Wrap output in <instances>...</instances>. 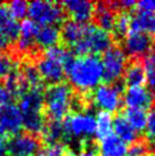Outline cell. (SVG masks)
I'll return each instance as SVG.
<instances>
[{
  "label": "cell",
  "mask_w": 155,
  "mask_h": 156,
  "mask_svg": "<svg viewBox=\"0 0 155 156\" xmlns=\"http://www.w3.org/2000/svg\"><path fill=\"white\" fill-rule=\"evenodd\" d=\"M69 84L80 94H90L103 81V65L99 56H74L65 67Z\"/></svg>",
  "instance_id": "6da1fadb"
},
{
  "label": "cell",
  "mask_w": 155,
  "mask_h": 156,
  "mask_svg": "<svg viewBox=\"0 0 155 156\" xmlns=\"http://www.w3.org/2000/svg\"><path fill=\"white\" fill-rule=\"evenodd\" d=\"M74 89L67 81L45 87L43 116L46 121H63L71 112Z\"/></svg>",
  "instance_id": "7a4b0ae2"
},
{
  "label": "cell",
  "mask_w": 155,
  "mask_h": 156,
  "mask_svg": "<svg viewBox=\"0 0 155 156\" xmlns=\"http://www.w3.org/2000/svg\"><path fill=\"white\" fill-rule=\"evenodd\" d=\"M113 44V38L110 33L100 30L91 23H88L82 38L73 47L72 52L77 56H99Z\"/></svg>",
  "instance_id": "3957f363"
},
{
  "label": "cell",
  "mask_w": 155,
  "mask_h": 156,
  "mask_svg": "<svg viewBox=\"0 0 155 156\" xmlns=\"http://www.w3.org/2000/svg\"><path fill=\"white\" fill-rule=\"evenodd\" d=\"M124 83L122 80L115 83H102L91 92V103L94 107H98L103 112L110 114L117 113L122 107V96Z\"/></svg>",
  "instance_id": "277c9868"
},
{
  "label": "cell",
  "mask_w": 155,
  "mask_h": 156,
  "mask_svg": "<svg viewBox=\"0 0 155 156\" xmlns=\"http://www.w3.org/2000/svg\"><path fill=\"white\" fill-rule=\"evenodd\" d=\"M27 14L31 21L39 26L62 25L67 20L60 2L55 1H33L27 5Z\"/></svg>",
  "instance_id": "5b68a950"
},
{
  "label": "cell",
  "mask_w": 155,
  "mask_h": 156,
  "mask_svg": "<svg viewBox=\"0 0 155 156\" xmlns=\"http://www.w3.org/2000/svg\"><path fill=\"white\" fill-rule=\"evenodd\" d=\"M104 83H115L122 80L127 56L120 44H113L102 57Z\"/></svg>",
  "instance_id": "8992f818"
},
{
  "label": "cell",
  "mask_w": 155,
  "mask_h": 156,
  "mask_svg": "<svg viewBox=\"0 0 155 156\" xmlns=\"http://www.w3.org/2000/svg\"><path fill=\"white\" fill-rule=\"evenodd\" d=\"M42 147L40 136L24 130L8 137L7 141L8 156H37Z\"/></svg>",
  "instance_id": "52a82bcc"
},
{
  "label": "cell",
  "mask_w": 155,
  "mask_h": 156,
  "mask_svg": "<svg viewBox=\"0 0 155 156\" xmlns=\"http://www.w3.org/2000/svg\"><path fill=\"white\" fill-rule=\"evenodd\" d=\"M120 46L127 57L144 58L155 49V40L145 32H128Z\"/></svg>",
  "instance_id": "ba28073f"
},
{
  "label": "cell",
  "mask_w": 155,
  "mask_h": 156,
  "mask_svg": "<svg viewBox=\"0 0 155 156\" xmlns=\"http://www.w3.org/2000/svg\"><path fill=\"white\" fill-rule=\"evenodd\" d=\"M35 66L38 69L45 87L66 81L64 65L59 61L46 55L45 50L42 55L37 59Z\"/></svg>",
  "instance_id": "9c48e42d"
},
{
  "label": "cell",
  "mask_w": 155,
  "mask_h": 156,
  "mask_svg": "<svg viewBox=\"0 0 155 156\" xmlns=\"http://www.w3.org/2000/svg\"><path fill=\"white\" fill-rule=\"evenodd\" d=\"M122 101L127 108L151 109L155 104V95L148 88L134 87L125 89L122 96Z\"/></svg>",
  "instance_id": "30bf717a"
},
{
  "label": "cell",
  "mask_w": 155,
  "mask_h": 156,
  "mask_svg": "<svg viewBox=\"0 0 155 156\" xmlns=\"http://www.w3.org/2000/svg\"><path fill=\"white\" fill-rule=\"evenodd\" d=\"M64 9L66 17L74 22L88 24L92 20L95 12V4L91 1H81V0H71L60 2Z\"/></svg>",
  "instance_id": "8fae6325"
},
{
  "label": "cell",
  "mask_w": 155,
  "mask_h": 156,
  "mask_svg": "<svg viewBox=\"0 0 155 156\" xmlns=\"http://www.w3.org/2000/svg\"><path fill=\"white\" fill-rule=\"evenodd\" d=\"M0 130L5 136H14L23 130L22 114L16 104L0 107Z\"/></svg>",
  "instance_id": "7c38bea8"
},
{
  "label": "cell",
  "mask_w": 155,
  "mask_h": 156,
  "mask_svg": "<svg viewBox=\"0 0 155 156\" xmlns=\"http://www.w3.org/2000/svg\"><path fill=\"white\" fill-rule=\"evenodd\" d=\"M122 81L124 87H144L146 84L145 71L142 58H135V57H127L124 72L122 75Z\"/></svg>",
  "instance_id": "4fadbf2b"
},
{
  "label": "cell",
  "mask_w": 155,
  "mask_h": 156,
  "mask_svg": "<svg viewBox=\"0 0 155 156\" xmlns=\"http://www.w3.org/2000/svg\"><path fill=\"white\" fill-rule=\"evenodd\" d=\"M87 24L74 22L72 20H65L59 29V46L72 51L75 44L80 41L85 33Z\"/></svg>",
  "instance_id": "5bb4252c"
},
{
  "label": "cell",
  "mask_w": 155,
  "mask_h": 156,
  "mask_svg": "<svg viewBox=\"0 0 155 156\" xmlns=\"http://www.w3.org/2000/svg\"><path fill=\"white\" fill-rule=\"evenodd\" d=\"M116 12L113 10L107 1H99L95 4V12L92 16V23L95 26H97L100 30L107 32L112 34L114 22H115Z\"/></svg>",
  "instance_id": "9a60e30c"
},
{
  "label": "cell",
  "mask_w": 155,
  "mask_h": 156,
  "mask_svg": "<svg viewBox=\"0 0 155 156\" xmlns=\"http://www.w3.org/2000/svg\"><path fill=\"white\" fill-rule=\"evenodd\" d=\"M129 32H145L155 40V12L150 13L135 9L131 13Z\"/></svg>",
  "instance_id": "2e32d148"
},
{
  "label": "cell",
  "mask_w": 155,
  "mask_h": 156,
  "mask_svg": "<svg viewBox=\"0 0 155 156\" xmlns=\"http://www.w3.org/2000/svg\"><path fill=\"white\" fill-rule=\"evenodd\" d=\"M0 31L15 46L20 35V24L14 20L7 7V2H0Z\"/></svg>",
  "instance_id": "e0dca14e"
},
{
  "label": "cell",
  "mask_w": 155,
  "mask_h": 156,
  "mask_svg": "<svg viewBox=\"0 0 155 156\" xmlns=\"http://www.w3.org/2000/svg\"><path fill=\"white\" fill-rule=\"evenodd\" d=\"M112 130H114V134L116 137L125 144H132L142 137V134H139V132H137L130 126L128 121L121 115L120 112L115 114V117L113 119Z\"/></svg>",
  "instance_id": "ac0fdd59"
},
{
  "label": "cell",
  "mask_w": 155,
  "mask_h": 156,
  "mask_svg": "<svg viewBox=\"0 0 155 156\" xmlns=\"http://www.w3.org/2000/svg\"><path fill=\"white\" fill-rule=\"evenodd\" d=\"M99 153L103 156H125L128 146L114 133L108 134L107 137L98 141Z\"/></svg>",
  "instance_id": "d6986e66"
},
{
  "label": "cell",
  "mask_w": 155,
  "mask_h": 156,
  "mask_svg": "<svg viewBox=\"0 0 155 156\" xmlns=\"http://www.w3.org/2000/svg\"><path fill=\"white\" fill-rule=\"evenodd\" d=\"M35 42L42 50L59 44V29L57 26H40Z\"/></svg>",
  "instance_id": "ffe728a7"
},
{
  "label": "cell",
  "mask_w": 155,
  "mask_h": 156,
  "mask_svg": "<svg viewBox=\"0 0 155 156\" xmlns=\"http://www.w3.org/2000/svg\"><path fill=\"white\" fill-rule=\"evenodd\" d=\"M121 115L128 121L130 126L134 128L137 132H142L145 130L147 121V112L144 109L127 108L121 109Z\"/></svg>",
  "instance_id": "44dd1931"
},
{
  "label": "cell",
  "mask_w": 155,
  "mask_h": 156,
  "mask_svg": "<svg viewBox=\"0 0 155 156\" xmlns=\"http://www.w3.org/2000/svg\"><path fill=\"white\" fill-rule=\"evenodd\" d=\"M96 136H97V141L102 140L103 138L107 137L108 134L112 133L113 126V117L112 114L107 112L99 111L96 115Z\"/></svg>",
  "instance_id": "7402d4cb"
},
{
  "label": "cell",
  "mask_w": 155,
  "mask_h": 156,
  "mask_svg": "<svg viewBox=\"0 0 155 156\" xmlns=\"http://www.w3.org/2000/svg\"><path fill=\"white\" fill-rule=\"evenodd\" d=\"M142 64L148 89L155 95V49L142 58Z\"/></svg>",
  "instance_id": "603a6c76"
},
{
  "label": "cell",
  "mask_w": 155,
  "mask_h": 156,
  "mask_svg": "<svg viewBox=\"0 0 155 156\" xmlns=\"http://www.w3.org/2000/svg\"><path fill=\"white\" fill-rule=\"evenodd\" d=\"M18 63L10 52L0 51V79L7 78L17 69Z\"/></svg>",
  "instance_id": "cb8c5ba5"
},
{
  "label": "cell",
  "mask_w": 155,
  "mask_h": 156,
  "mask_svg": "<svg viewBox=\"0 0 155 156\" xmlns=\"http://www.w3.org/2000/svg\"><path fill=\"white\" fill-rule=\"evenodd\" d=\"M37 156H74V153L63 144H56L43 146Z\"/></svg>",
  "instance_id": "d4e9b609"
},
{
  "label": "cell",
  "mask_w": 155,
  "mask_h": 156,
  "mask_svg": "<svg viewBox=\"0 0 155 156\" xmlns=\"http://www.w3.org/2000/svg\"><path fill=\"white\" fill-rule=\"evenodd\" d=\"M99 145L96 139H87L80 143L74 156H99Z\"/></svg>",
  "instance_id": "484cf974"
},
{
  "label": "cell",
  "mask_w": 155,
  "mask_h": 156,
  "mask_svg": "<svg viewBox=\"0 0 155 156\" xmlns=\"http://www.w3.org/2000/svg\"><path fill=\"white\" fill-rule=\"evenodd\" d=\"M145 130H146V133H145L144 137L155 148V104L150 109L148 114H147V121Z\"/></svg>",
  "instance_id": "4316f807"
},
{
  "label": "cell",
  "mask_w": 155,
  "mask_h": 156,
  "mask_svg": "<svg viewBox=\"0 0 155 156\" xmlns=\"http://www.w3.org/2000/svg\"><path fill=\"white\" fill-rule=\"evenodd\" d=\"M27 5L29 2L26 1H12V2H7V7L14 20L17 21V20H24V17L26 16Z\"/></svg>",
  "instance_id": "83f0119b"
},
{
  "label": "cell",
  "mask_w": 155,
  "mask_h": 156,
  "mask_svg": "<svg viewBox=\"0 0 155 156\" xmlns=\"http://www.w3.org/2000/svg\"><path fill=\"white\" fill-rule=\"evenodd\" d=\"M9 104H15L14 98L5 83V79H0V107Z\"/></svg>",
  "instance_id": "f1b7e54d"
},
{
  "label": "cell",
  "mask_w": 155,
  "mask_h": 156,
  "mask_svg": "<svg viewBox=\"0 0 155 156\" xmlns=\"http://www.w3.org/2000/svg\"><path fill=\"white\" fill-rule=\"evenodd\" d=\"M14 47H15V46L10 42V40L0 31V51L12 52Z\"/></svg>",
  "instance_id": "f546056e"
},
{
  "label": "cell",
  "mask_w": 155,
  "mask_h": 156,
  "mask_svg": "<svg viewBox=\"0 0 155 156\" xmlns=\"http://www.w3.org/2000/svg\"><path fill=\"white\" fill-rule=\"evenodd\" d=\"M136 9H137V10H142V12L154 13L155 12V1L146 0V1L137 2V4H136Z\"/></svg>",
  "instance_id": "4dcf8cb0"
},
{
  "label": "cell",
  "mask_w": 155,
  "mask_h": 156,
  "mask_svg": "<svg viewBox=\"0 0 155 156\" xmlns=\"http://www.w3.org/2000/svg\"><path fill=\"white\" fill-rule=\"evenodd\" d=\"M7 141H8V136H0V156H8L7 151Z\"/></svg>",
  "instance_id": "1f68e13d"
},
{
  "label": "cell",
  "mask_w": 155,
  "mask_h": 156,
  "mask_svg": "<svg viewBox=\"0 0 155 156\" xmlns=\"http://www.w3.org/2000/svg\"><path fill=\"white\" fill-rule=\"evenodd\" d=\"M0 136H2V132H1V130H0Z\"/></svg>",
  "instance_id": "d6a6232c"
}]
</instances>
